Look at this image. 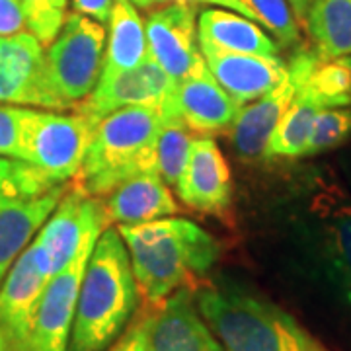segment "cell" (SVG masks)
<instances>
[{"instance_id": "cell-28", "label": "cell", "mask_w": 351, "mask_h": 351, "mask_svg": "<svg viewBox=\"0 0 351 351\" xmlns=\"http://www.w3.org/2000/svg\"><path fill=\"white\" fill-rule=\"evenodd\" d=\"M71 0H22L25 12V25L32 36L47 47L69 16Z\"/></svg>"}, {"instance_id": "cell-19", "label": "cell", "mask_w": 351, "mask_h": 351, "mask_svg": "<svg viewBox=\"0 0 351 351\" xmlns=\"http://www.w3.org/2000/svg\"><path fill=\"white\" fill-rule=\"evenodd\" d=\"M197 41L201 53L277 57L281 51V45L258 22L219 6H209L199 12Z\"/></svg>"}, {"instance_id": "cell-26", "label": "cell", "mask_w": 351, "mask_h": 351, "mask_svg": "<svg viewBox=\"0 0 351 351\" xmlns=\"http://www.w3.org/2000/svg\"><path fill=\"white\" fill-rule=\"evenodd\" d=\"M254 20L274 36L281 47H301V22L289 0H242Z\"/></svg>"}, {"instance_id": "cell-9", "label": "cell", "mask_w": 351, "mask_h": 351, "mask_svg": "<svg viewBox=\"0 0 351 351\" xmlns=\"http://www.w3.org/2000/svg\"><path fill=\"white\" fill-rule=\"evenodd\" d=\"M51 276L49 258L34 239L0 281V330L12 351H32L39 299Z\"/></svg>"}, {"instance_id": "cell-33", "label": "cell", "mask_w": 351, "mask_h": 351, "mask_svg": "<svg viewBox=\"0 0 351 351\" xmlns=\"http://www.w3.org/2000/svg\"><path fill=\"white\" fill-rule=\"evenodd\" d=\"M71 4H73V12L88 16L106 25L112 16L115 0H71Z\"/></svg>"}, {"instance_id": "cell-7", "label": "cell", "mask_w": 351, "mask_h": 351, "mask_svg": "<svg viewBox=\"0 0 351 351\" xmlns=\"http://www.w3.org/2000/svg\"><path fill=\"white\" fill-rule=\"evenodd\" d=\"M108 29L104 24L71 12L45 47V73L57 110H75L98 86Z\"/></svg>"}, {"instance_id": "cell-20", "label": "cell", "mask_w": 351, "mask_h": 351, "mask_svg": "<svg viewBox=\"0 0 351 351\" xmlns=\"http://www.w3.org/2000/svg\"><path fill=\"white\" fill-rule=\"evenodd\" d=\"M215 80L232 100L246 106L262 98L287 76V63L277 57L239 55V53H201Z\"/></svg>"}, {"instance_id": "cell-18", "label": "cell", "mask_w": 351, "mask_h": 351, "mask_svg": "<svg viewBox=\"0 0 351 351\" xmlns=\"http://www.w3.org/2000/svg\"><path fill=\"white\" fill-rule=\"evenodd\" d=\"M240 108L215 80L205 63L176 84L178 117L193 133L211 135L230 131Z\"/></svg>"}, {"instance_id": "cell-32", "label": "cell", "mask_w": 351, "mask_h": 351, "mask_svg": "<svg viewBox=\"0 0 351 351\" xmlns=\"http://www.w3.org/2000/svg\"><path fill=\"white\" fill-rule=\"evenodd\" d=\"M137 8L143 10H152L156 6H162V4H172V2H188V4H207V6H219V8H228V10H234V12L242 14L246 18L254 20L252 12L246 8V4L242 0H131ZM256 22V20H254Z\"/></svg>"}, {"instance_id": "cell-35", "label": "cell", "mask_w": 351, "mask_h": 351, "mask_svg": "<svg viewBox=\"0 0 351 351\" xmlns=\"http://www.w3.org/2000/svg\"><path fill=\"white\" fill-rule=\"evenodd\" d=\"M291 2V6H293V12L297 16V20L302 24V20H304V14L308 10V4H311V0H289Z\"/></svg>"}, {"instance_id": "cell-12", "label": "cell", "mask_w": 351, "mask_h": 351, "mask_svg": "<svg viewBox=\"0 0 351 351\" xmlns=\"http://www.w3.org/2000/svg\"><path fill=\"white\" fill-rule=\"evenodd\" d=\"M108 225L104 201L86 193L71 180L69 189L36 234L49 258L53 276L75 260L88 240L98 239Z\"/></svg>"}, {"instance_id": "cell-23", "label": "cell", "mask_w": 351, "mask_h": 351, "mask_svg": "<svg viewBox=\"0 0 351 351\" xmlns=\"http://www.w3.org/2000/svg\"><path fill=\"white\" fill-rule=\"evenodd\" d=\"M302 25L320 61L351 55V0H311Z\"/></svg>"}, {"instance_id": "cell-5", "label": "cell", "mask_w": 351, "mask_h": 351, "mask_svg": "<svg viewBox=\"0 0 351 351\" xmlns=\"http://www.w3.org/2000/svg\"><path fill=\"white\" fill-rule=\"evenodd\" d=\"M160 123V113L151 108H123L108 113L94 127L86 156L73 182L101 199L129 178L158 174L156 138Z\"/></svg>"}, {"instance_id": "cell-8", "label": "cell", "mask_w": 351, "mask_h": 351, "mask_svg": "<svg viewBox=\"0 0 351 351\" xmlns=\"http://www.w3.org/2000/svg\"><path fill=\"white\" fill-rule=\"evenodd\" d=\"M94 127L96 123L84 113L29 108L20 160L66 184L82 166Z\"/></svg>"}, {"instance_id": "cell-6", "label": "cell", "mask_w": 351, "mask_h": 351, "mask_svg": "<svg viewBox=\"0 0 351 351\" xmlns=\"http://www.w3.org/2000/svg\"><path fill=\"white\" fill-rule=\"evenodd\" d=\"M69 184L25 160L0 156V281L36 239Z\"/></svg>"}, {"instance_id": "cell-24", "label": "cell", "mask_w": 351, "mask_h": 351, "mask_svg": "<svg viewBox=\"0 0 351 351\" xmlns=\"http://www.w3.org/2000/svg\"><path fill=\"white\" fill-rule=\"evenodd\" d=\"M322 108L311 100L306 94L297 92L295 100L291 101L287 112L279 119L267 147L263 152L265 160H295L304 156L306 143L313 133L316 115Z\"/></svg>"}, {"instance_id": "cell-29", "label": "cell", "mask_w": 351, "mask_h": 351, "mask_svg": "<svg viewBox=\"0 0 351 351\" xmlns=\"http://www.w3.org/2000/svg\"><path fill=\"white\" fill-rule=\"evenodd\" d=\"M27 113L29 108L25 106L0 104V156L20 160Z\"/></svg>"}, {"instance_id": "cell-27", "label": "cell", "mask_w": 351, "mask_h": 351, "mask_svg": "<svg viewBox=\"0 0 351 351\" xmlns=\"http://www.w3.org/2000/svg\"><path fill=\"white\" fill-rule=\"evenodd\" d=\"M351 137V106L346 108H322L314 119L313 133L306 143L304 156L311 158L316 154L332 151Z\"/></svg>"}, {"instance_id": "cell-36", "label": "cell", "mask_w": 351, "mask_h": 351, "mask_svg": "<svg viewBox=\"0 0 351 351\" xmlns=\"http://www.w3.org/2000/svg\"><path fill=\"white\" fill-rule=\"evenodd\" d=\"M0 351H12L10 343H8V339L4 338V334H2V330H0Z\"/></svg>"}, {"instance_id": "cell-21", "label": "cell", "mask_w": 351, "mask_h": 351, "mask_svg": "<svg viewBox=\"0 0 351 351\" xmlns=\"http://www.w3.org/2000/svg\"><path fill=\"white\" fill-rule=\"evenodd\" d=\"M108 223L138 225L154 219L172 217L180 211L172 188L160 174H138L129 178L121 186L104 197Z\"/></svg>"}, {"instance_id": "cell-34", "label": "cell", "mask_w": 351, "mask_h": 351, "mask_svg": "<svg viewBox=\"0 0 351 351\" xmlns=\"http://www.w3.org/2000/svg\"><path fill=\"white\" fill-rule=\"evenodd\" d=\"M339 71H341V78H343V84H346V92L350 96L351 101V55H346V57H338Z\"/></svg>"}, {"instance_id": "cell-10", "label": "cell", "mask_w": 351, "mask_h": 351, "mask_svg": "<svg viewBox=\"0 0 351 351\" xmlns=\"http://www.w3.org/2000/svg\"><path fill=\"white\" fill-rule=\"evenodd\" d=\"M320 59L313 49L297 47L287 63V76L267 94H263L262 98L240 108L239 115L230 127L232 147L240 156L248 160L263 158L267 141L279 119L287 112L291 101L295 100L302 80L313 73Z\"/></svg>"}, {"instance_id": "cell-13", "label": "cell", "mask_w": 351, "mask_h": 351, "mask_svg": "<svg viewBox=\"0 0 351 351\" xmlns=\"http://www.w3.org/2000/svg\"><path fill=\"white\" fill-rule=\"evenodd\" d=\"M149 57L176 84L205 63L197 41V6L172 2L152 8L145 20Z\"/></svg>"}, {"instance_id": "cell-25", "label": "cell", "mask_w": 351, "mask_h": 351, "mask_svg": "<svg viewBox=\"0 0 351 351\" xmlns=\"http://www.w3.org/2000/svg\"><path fill=\"white\" fill-rule=\"evenodd\" d=\"M191 133L193 131L180 117H166L160 123L156 138V164L160 178L172 189L188 164L189 147L193 141Z\"/></svg>"}, {"instance_id": "cell-4", "label": "cell", "mask_w": 351, "mask_h": 351, "mask_svg": "<svg viewBox=\"0 0 351 351\" xmlns=\"http://www.w3.org/2000/svg\"><path fill=\"white\" fill-rule=\"evenodd\" d=\"M129 252L117 228H106L80 283L66 351H106L129 326L138 304Z\"/></svg>"}, {"instance_id": "cell-30", "label": "cell", "mask_w": 351, "mask_h": 351, "mask_svg": "<svg viewBox=\"0 0 351 351\" xmlns=\"http://www.w3.org/2000/svg\"><path fill=\"white\" fill-rule=\"evenodd\" d=\"M147 324H149V308H145L133 322H129L123 334L106 351H147Z\"/></svg>"}, {"instance_id": "cell-22", "label": "cell", "mask_w": 351, "mask_h": 351, "mask_svg": "<svg viewBox=\"0 0 351 351\" xmlns=\"http://www.w3.org/2000/svg\"><path fill=\"white\" fill-rule=\"evenodd\" d=\"M149 57L145 20L131 0H115L108 20L106 53L100 80L135 69Z\"/></svg>"}, {"instance_id": "cell-16", "label": "cell", "mask_w": 351, "mask_h": 351, "mask_svg": "<svg viewBox=\"0 0 351 351\" xmlns=\"http://www.w3.org/2000/svg\"><path fill=\"white\" fill-rule=\"evenodd\" d=\"M180 201L205 215L225 219L232 207V172L217 141L209 135L193 137L188 164L176 184Z\"/></svg>"}, {"instance_id": "cell-31", "label": "cell", "mask_w": 351, "mask_h": 351, "mask_svg": "<svg viewBox=\"0 0 351 351\" xmlns=\"http://www.w3.org/2000/svg\"><path fill=\"white\" fill-rule=\"evenodd\" d=\"M27 32L22 0H0V38Z\"/></svg>"}, {"instance_id": "cell-14", "label": "cell", "mask_w": 351, "mask_h": 351, "mask_svg": "<svg viewBox=\"0 0 351 351\" xmlns=\"http://www.w3.org/2000/svg\"><path fill=\"white\" fill-rule=\"evenodd\" d=\"M98 239L88 240L75 260L47 281L36 313L32 351H66L69 348L80 283Z\"/></svg>"}, {"instance_id": "cell-17", "label": "cell", "mask_w": 351, "mask_h": 351, "mask_svg": "<svg viewBox=\"0 0 351 351\" xmlns=\"http://www.w3.org/2000/svg\"><path fill=\"white\" fill-rule=\"evenodd\" d=\"M147 351H225L201 316L193 289L174 291L160 304H151Z\"/></svg>"}, {"instance_id": "cell-2", "label": "cell", "mask_w": 351, "mask_h": 351, "mask_svg": "<svg viewBox=\"0 0 351 351\" xmlns=\"http://www.w3.org/2000/svg\"><path fill=\"white\" fill-rule=\"evenodd\" d=\"M193 293L225 351H332L281 304L237 279L217 277Z\"/></svg>"}, {"instance_id": "cell-1", "label": "cell", "mask_w": 351, "mask_h": 351, "mask_svg": "<svg viewBox=\"0 0 351 351\" xmlns=\"http://www.w3.org/2000/svg\"><path fill=\"white\" fill-rule=\"evenodd\" d=\"M297 267L351 322V195L324 170L306 172L293 205Z\"/></svg>"}, {"instance_id": "cell-11", "label": "cell", "mask_w": 351, "mask_h": 351, "mask_svg": "<svg viewBox=\"0 0 351 351\" xmlns=\"http://www.w3.org/2000/svg\"><path fill=\"white\" fill-rule=\"evenodd\" d=\"M123 108H151L160 117H178L176 110V82L158 64L147 57L135 69L100 80L94 92L75 112L84 113L98 123L108 113Z\"/></svg>"}, {"instance_id": "cell-15", "label": "cell", "mask_w": 351, "mask_h": 351, "mask_svg": "<svg viewBox=\"0 0 351 351\" xmlns=\"http://www.w3.org/2000/svg\"><path fill=\"white\" fill-rule=\"evenodd\" d=\"M0 104L59 112L45 73V47L29 32L0 38Z\"/></svg>"}, {"instance_id": "cell-3", "label": "cell", "mask_w": 351, "mask_h": 351, "mask_svg": "<svg viewBox=\"0 0 351 351\" xmlns=\"http://www.w3.org/2000/svg\"><path fill=\"white\" fill-rule=\"evenodd\" d=\"M129 252L138 293L160 304L178 289H195L219 262L221 246L203 226L180 217L117 226Z\"/></svg>"}]
</instances>
